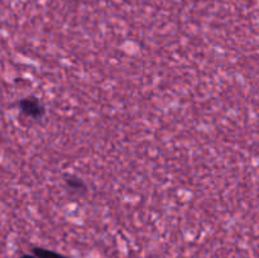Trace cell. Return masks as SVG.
Listing matches in <instances>:
<instances>
[{
  "instance_id": "6da1fadb",
  "label": "cell",
  "mask_w": 259,
  "mask_h": 258,
  "mask_svg": "<svg viewBox=\"0 0 259 258\" xmlns=\"http://www.w3.org/2000/svg\"><path fill=\"white\" fill-rule=\"evenodd\" d=\"M19 108L24 115L33 119L42 118L46 113L45 105L37 98H33V96L22 99L19 103Z\"/></svg>"
},
{
  "instance_id": "7a4b0ae2",
  "label": "cell",
  "mask_w": 259,
  "mask_h": 258,
  "mask_svg": "<svg viewBox=\"0 0 259 258\" xmlns=\"http://www.w3.org/2000/svg\"><path fill=\"white\" fill-rule=\"evenodd\" d=\"M33 253L37 255V258H66L65 255H61L52 250L43 249V248H33Z\"/></svg>"
},
{
  "instance_id": "3957f363",
  "label": "cell",
  "mask_w": 259,
  "mask_h": 258,
  "mask_svg": "<svg viewBox=\"0 0 259 258\" xmlns=\"http://www.w3.org/2000/svg\"><path fill=\"white\" fill-rule=\"evenodd\" d=\"M66 184H67V186L70 187V189L76 190V191H85L86 189L85 184H83L80 179H77V177H67Z\"/></svg>"
},
{
  "instance_id": "277c9868",
  "label": "cell",
  "mask_w": 259,
  "mask_h": 258,
  "mask_svg": "<svg viewBox=\"0 0 259 258\" xmlns=\"http://www.w3.org/2000/svg\"><path fill=\"white\" fill-rule=\"evenodd\" d=\"M20 258H37V257H33V255H22Z\"/></svg>"
}]
</instances>
